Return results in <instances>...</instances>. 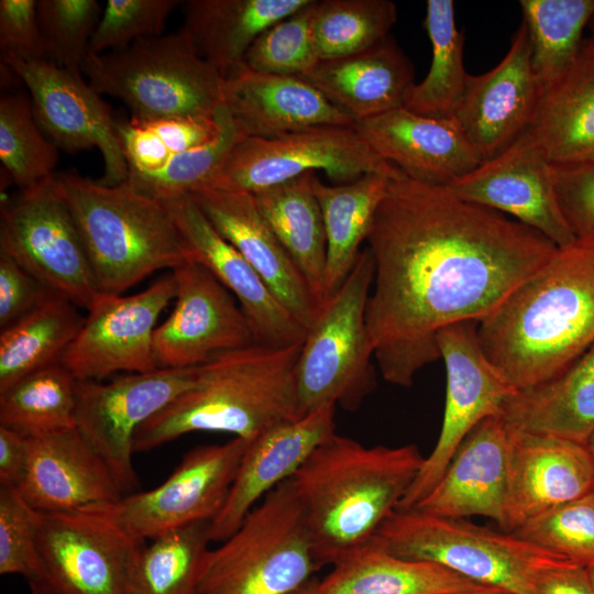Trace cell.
Here are the masks:
<instances>
[{"label": "cell", "mask_w": 594, "mask_h": 594, "mask_svg": "<svg viewBox=\"0 0 594 594\" xmlns=\"http://www.w3.org/2000/svg\"><path fill=\"white\" fill-rule=\"evenodd\" d=\"M394 169L392 165L388 170L367 173L353 182L331 186L314 175L311 187L321 209L327 238L326 300L338 292L353 270Z\"/></svg>", "instance_id": "obj_34"}, {"label": "cell", "mask_w": 594, "mask_h": 594, "mask_svg": "<svg viewBox=\"0 0 594 594\" xmlns=\"http://www.w3.org/2000/svg\"><path fill=\"white\" fill-rule=\"evenodd\" d=\"M172 272L177 283L175 306L154 332L158 367H195L221 352L255 343L238 300L208 268L189 261Z\"/></svg>", "instance_id": "obj_18"}, {"label": "cell", "mask_w": 594, "mask_h": 594, "mask_svg": "<svg viewBox=\"0 0 594 594\" xmlns=\"http://www.w3.org/2000/svg\"><path fill=\"white\" fill-rule=\"evenodd\" d=\"M587 26L591 29V32H592L591 38L594 41V14H593V16H592V19H591Z\"/></svg>", "instance_id": "obj_58"}, {"label": "cell", "mask_w": 594, "mask_h": 594, "mask_svg": "<svg viewBox=\"0 0 594 594\" xmlns=\"http://www.w3.org/2000/svg\"><path fill=\"white\" fill-rule=\"evenodd\" d=\"M3 64L28 88L35 119L59 148L76 153L97 147L105 172L97 180L118 186L128 177V164L117 133L111 108L81 74L42 59L1 56Z\"/></svg>", "instance_id": "obj_16"}, {"label": "cell", "mask_w": 594, "mask_h": 594, "mask_svg": "<svg viewBox=\"0 0 594 594\" xmlns=\"http://www.w3.org/2000/svg\"><path fill=\"white\" fill-rule=\"evenodd\" d=\"M354 127L381 160L421 183L444 186L483 162L453 119L399 107Z\"/></svg>", "instance_id": "obj_27"}, {"label": "cell", "mask_w": 594, "mask_h": 594, "mask_svg": "<svg viewBox=\"0 0 594 594\" xmlns=\"http://www.w3.org/2000/svg\"><path fill=\"white\" fill-rule=\"evenodd\" d=\"M475 320L449 324L437 334L447 373L441 430L397 509L414 508L438 483L465 437L484 419L502 415L516 389L483 352Z\"/></svg>", "instance_id": "obj_14"}, {"label": "cell", "mask_w": 594, "mask_h": 594, "mask_svg": "<svg viewBox=\"0 0 594 594\" xmlns=\"http://www.w3.org/2000/svg\"><path fill=\"white\" fill-rule=\"evenodd\" d=\"M551 165L562 215L576 239L594 242V161Z\"/></svg>", "instance_id": "obj_50"}, {"label": "cell", "mask_w": 594, "mask_h": 594, "mask_svg": "<svg viewBox=\"0 0 594 594\" xmlns=\"http://www.w3.org/2000/svg\"><path fill=\"white\" fill-rule=\"evenodd\" d=\"M0 252L79 308L101 294L56 174L2 205Z\"/></svg>", "instance_id": "obj_10"}, {"label": "cell", "mask_w": 594, "mask_h": 594, "mask_svg": "<svg viewBox=\"0 0 594 594\" xmlns=\"http://www.w3.org/2000/svg\"><path fill=\"white\" fill-rule=\"evenodd\" d=\"M443 187L463 201L513 216L558 248L576 240L558 204L551 165L528 130Z\"/></svg>", "instance_id": "obj_19"}, {"label": "cell", "mask_w": 594, "mask_h": 594, "mask_svg": "<svg viewBox=\"0 0 594 594\" xmlns=\"http://www.w3.org/2000/svg\"><path fill=\"white\" fill-rule=\"evenodd\" d=\"M424 26L432 47L430 69L409 87L403 107L431 119H452L469 76L463 65L464 32L457 28L453 1L428 0Z\"/></svg>", "instance_id": "obj_37"}, {"label": "cell", "mask_w": 594, "mask_h": 594, "mask_svg": "<svg viewBox=\"0 0 594 594\" xmlns=\"http://www.w3.org/2000/svg\"><path fill=\"white\" fill-rule=\"evenodd\" d=\"M334 405L278 425L251 440L220 513L210 521L211 541H223L242 525L255 504L289 480L310 453L334 433Z\"/></svg>", "instance_id": "obj_26"}, {"label": "cell", "mask_w": 594, "mask_h": 594, "mask_svg": "<svg viewBox=\"0 0 594 594\" xmlns=\"http://www.w3.org/2000/svg\"><path fill=\"white\" fill-rule=\"evenodd\" d=\"M249 442L233 438L222 444L198 446L155 488L84 510L103 516L142 542L186 525L211 521L227 501Z\"/></svg>", "instance_id": "obj_13"}, {"label": "cell", "mask_w": 594, "mask_h": 594, "mask_svg": "<svg viewBox=\"0 0 594 594\" xmlns=\"http://www.w3.org/2000/svg\"><path fill=\"white\" fill-rule=\"evenodd\" d=\"M593 491L594 460L586 443L513 428L503 531L515 532L539 515Z\"/></svg>", "instance_id": "obj_24"}, {"label": "cell", "mask_w": 594, "mask_h": 594, "mask_svg": "<svg viewBox=\"0 0 594 594\" xmlns=\"http://www.w3.org/2000/svg\"><path fill=\"white\" fill-rule=\"evenodd\" d=\"M315 0L277 21L251 45L243 66L252 72L302 77L320 62L315 48L311 18Z\"/></svg>", "instance_id": "obj_46"}, {"label": "cell", "mask_w": 594, "mask_h": 594, "mask_svg": "<svg viewBox=\"0 0 594 594\" xmlns=\"http://www.w3.org/2000/svg\"><path fill=\"white\" fill-rule=\"evenodd\" d=\"M309 0H189L182 32L224 78L243 65L258 35Z\"/></svg>", "instance_id": "obj_31"}, {"label": "cell", "mask_w": 594, "mask_h": 594, "mask_svg": "<svg viewBox=\"0 0 594 594\" xmlns=\"http://www.w3.org/2000/svg\"><path fill=\"white\" fill-rule=\"evenodd\" d=\"M226 117L223 105L211 117H176L116 122L129 172H151L176 155L215 140Z\"/></svg>", "instance_id": "obj_42"}, {"label": "cell", "mask_w": 594, "mask_h": 594, "mask_svg": "<svg viewBox=\"0 0 594 594\" xmlns=\"http://www.w3.org/2000/svg\"><path fill=\"white\" fill-rule=\"evenodd\" d=\"M75 376L59 362L0 393V426L25 437L75 426Z\"/></svg>", "instance_id": "obj_39"}, {"label": "cell", "mask_w": 594, "mask_h": 594, "mask_svg": "<svg viewBox=\"0 0 594 594\" xmlns=\"http://www.w3.org/2000/svg\"><path fill=\"white\" fill-rule=\"evenodd\" d=\"M315 174H304L253 195L263 217L322 307L327 238L321 209L311 187Z\"/></svg>", "instance_id": "obj_35"}, {"label": "cell", "mask_w": 594, "mask_h": 594, "mask_svg": "<svg viewBox=\"0 0 594 594\" xmlns=\"http://www.w3.org/2000/svg\"><path fill=\"white\" fill-rule=\"evenodd\" d=\"M191 251L237 298L257 344L284 348L301 344L306 329L277 300L243 255L210 223L194 199L162 201Z\"/></svg>", "instance_id": "obj_21"}, {"label": "cell", "mask_w": 594, "mask_h": 594, "mask_svg": "<svg viewBox=\"0 0 594 594\" xmlns=\"http://www.w3.org/2000/svg\"><path fill=\"white\" fill-rule=\"evenodd\" d=\"M43 514L32 508L14 486H0V574L26 581L38 570L37 534Z\"/></svg>", "instance_id": "obj_49"}, {"label": "cell", "mask_w": 594, "mask_h": 594, "mask_svg": "<svg viewBox=\"0 0 594 594\" xmlns=\"http://www.w3.org/2000/svg\"><path fill=\"white\" fill-rule=\"evenodd\" d=\"M479 585L441 565L397 557L374 539L315 582L319 594H444Z\"/></svg>", "instance_id": "obj_33"}, {"label": "cell", "mask_w": 594, "mask_h": 594, "mask_svg": "<svg viewBox=\"0 0 594 594\" xmlns=\"http://www.w3.org/2000/svg\"><path fill=\"white\" fill-rule=\"evenodd\" d=\"M174 273L131 295L100 294L61 363L77 381H97L117 372L147 373L158 367L156 321L175 299Z\"/></svg>", "instance_id": "obj_17"}, {"label": "cell", "mask_w": 594, "mask_h": 594, "mask_svg": "<svg viewBox=\"0 0 594 594\" xmlns=\"http://www.w3.org/2000/svg\"><path fill=\"white\" fill-rule=\"evenodd\" d=\"M15 260L0 252V327L10 326L56 296Z\"/></svg>", "instance_id": "obj_51"}, {"label": "cell", "mask_w": 594, "mask_h": 594, "mask_svg": "<svg viewBox=\"0 0 594 594\" xmlns=\"http://www.w3.org/2000/svg\"><path fill=\"white\" fill-rule=\"evenodd\" d=\"M26 439L28 458L16 490L35 510L81 512L124 496L106 462L76 426Z\"/></svg>", "instance_id": "obj_22"}, {"label": "cell", "mask_w": 594, "mask_h": 594, "mask_svg": "<svg viewBox=\"0 0 594 594\" xmlns=\"http://www.w3.org/2000/svg\"><path fill=\"white\" fill-rule=\"evenodd\" d=\"M240 139L226 110L222 130L215 140L176 155L158 169L128 172L124 184L135 193L158 201L190 195L213 183L230 150Z\"/></svg>", "instance_id": "obj_44"}, {"label": "cell", "mask_w": 594, "mask_h": 594, "mask_svg": "<svg viewBox=\"0 0 594 594\" xmlns=\"http://www.w3.org/2000/svg\"><path fill=\"white\" fill-rule=\"evenodd\" d=\"M502 416L521 431L586 443L594 433V343L553 378L516 391Z\"/></svg>", "instance_id": "obj_32"}, {"label": "cell", "mask_w": 594, "mask_h": 594, "mask_svg": "<svg viewBox=\"0 0 594 594\" xmlns=\"http://www.w3.org/2000/svg\"><path fill=\"white\" fill-rule=\"evenodd\" d=\"M292 594H319L315 587V582L310 581L302 587L293 592Z\"/></svg>", "instance_id": "obj_56"}, {"label": "cell", "mask_w": 594, "mask_h": 594, "mask_svg": "<svg viewBox=\"0 0 594 594\" xmlns=\"http://www.w3.org/2000/svg\"><path fill=\"white\" fill-rule=\"evenodd\" d=\"M79 229L100 293L121 295L151 274L194 261L166 206L124 183L105 186L56 174Z\"/></svg>", "instance_id": "obj_5"}, {"label": "cell", "mask_w": 594, "mask_h": 594, "mask_svg": "<svg viewBox=\"0 0 594 594\" xmlns=\"http://www.w3.org/2000/svg\"><path fill=\"white\" fill-rule=\"evenodd\" d=\"M530 58L521 22L504 58L487 73L468 76L452 119L483 161L503 152L532 121L541 92Z\"/></svg>", "instance_id": "obj_20"}, {"label": "cell", "mask_w": 594, "mask_h": 594, "mask_svg": "<svg viewBox=\"0 0 594 594\" xmlns=\"http://www.w3.org/2000/svg\"><path fill=\"white\" fill-rule=\"evenodd\" d=\"M222 105L242 138H273L355 121L301 77L252 72L243 65L223 78Z\"/></svg>", "instance_id": "obj_28"}, {"label": "cell", "mask_w": 594, "mask_h": 594, "mask_svg": "<svg viewBox=\"0 0 594 594\" xmlns=\"http://www.w3.org/2000/svg\"><path fill=\"white\" fill-rule=\"evenodd\" d=\"M537 594H594L588 568L562 561L542 570L536 581Z\"/></svg>", "instance_id": "obj_53"}, {"label": "cell", "mask_w": 594, "mask_h": 594, "mask_svg": "<svg viewBox=\"0 0 594 594\" xmlns=\"http://www.w3.org/2000/svg\"><path fill=\"white\" fill-rule=\"evenodd\" d=\"M36 13L45 59L66 70L82 73L102 14L100 3L96 0H38Z\"/></svg>", "instance_id": "obj_45"}, {"label": "cell", "mask_w": 594, "mask_h": 594, "mask_svg": "<svg viewBox=\"0 0 594 594\" xmlns=\"http://www.w3.org/2000/svg\"><path fill=\"white\" fill-rule=\"evenodd\" d=\"M513 534L574 564L594 566V491L539 515Z\"/></svg>", "instance_id": "obj_47"}, {"label": "cell", "mask_w": 594, "mask_h": 594, "mask_svg": "<svg viewBox=\"0 0 594 594\" xmlns=\"http://www.w3.org/2000/svg\"><path fill=\"white\" fill-rule=\"evenodd\" d=\"M189 196L307 331L321 307L260 211L254 195L230 187L206 186Z\"/></svg>", "instance_id": "obj_23"}, {"label": "cell", "mask_w": 594, "mask_h": 594, "mask_svg": "<svg viewBox=\"0 0 594 594\" xmlns=\"http://www.w3.org/2000/svg\"><path fill=\"white\" fill-rule=\"evenodd\" d=\"M366 242L374 261L366 327L383 378L400 387L440 359L441 329L480 321L558 249L530 227L396 166Z\"/></svg>", "instance_id": "obj_1"}, {"label": "cell", "mask_w": 594, "mask_h": 594, "mask_svg": "<svg viewBox=\"0 0 594 594\" xmlns=\"http://www.w3.org/2000/svg\"><path fill=\"white\" fill-rule=\"evenodd\" d=\"M477 334L516 391L564 371L594 343V242L558 248L479 321Z\"/></svg>", "instance_id": "obj_2"}, {"label": "cell", "mask_w": 594, "mask_h": 594, "mask_svg": "<svg viewBox=\"0 0 594 594\" xmlns=\"http://www.w3.org/2000/svg\"><path fill=\"white\" fill-rule=\"evenodd\" d=\"M374 277L366 246L338 292L307 329L295 367L302 416L326 405L356 411L377 385L365 310Z\"/></svg>", "instance_id": "obj_9"}, {"label": "cell", "mask_w": 594, "mask_h": 594, "mask_svg": "<svg viewBox=\"0 0 594 594\" xmlns=\"http://www.w3.org/2000/svg\"><path fill=\"white\" fill-rule=\"evenodd\" d=\"M444 594H515V593L503 590V588L479 585L476 587L444 593Z\"/></svg>", "instance_id": "obj_55"}, {"label": "cell", "mask_w": 594, "mask_h": 594, "mask_svg": "<svg viewBox=\"0 0 594 594\" xmlns=\"http://www.w3.org/2000/svg\"><path fill=\"white\" fill-rule=\"evenodd\" d=\"M198 366L157 369L109 383L78 381L75 426L106 462L123 494L140 486L132 455L138 429L190 388Z\"/></svg>", "instance_id": "obj_15"}, {"label": "cell", "mask_w": 594, "mask_h": 594, "mask_svg": "<svg viewBox=\"0 0 594 594\" xmlns=\"http://www.w3.org/2000/svg\"><path fill=\"white\" fill-rule=\"evenodd\" d=\"M301 78L355 122L403 107L415 82L411 62L391 35L363 52L320 61Z\"/></svg>", "instance_id": "obj_29"}, {"label": "cell", "mask_w": 594, "mask_h": 594, "mask_svg": "<svg viewBox=\"0 0 594 594\" xmlns=\"http://www.w3.org/2000/svg\"><path fill=\"white\" fill-rule=\"evenodd\" d=\"M591 453H592V457H593V460H594V433L590 437V439L587 440L586 442Z\"/></svg>", "instance_id": "obj_57"}, {"label": "cell", "mask_w": 594, "mask_h": 594, "mask_svg": "<svg viewBox=\"0 0 594 594\" xmlns=\"http://www.w3.org/2000/svg\"><path fill=\"white\" fill-rule=\"evenodd\" d=\"M1 56L45 58L35 0L0 1Z\"/></svg>", "instance_id": "obj_52"}, {"label": "cell", "mask_w": 594, "mask_h": 594, "mask_svg": "<svg viewBox=\"0 0 594 594\" xmlns=\"http://www.w3.org/2000/svg\"><path fill=\"white\" fill-rule=\"evenodd\" d=\"M512 431L502 415L481 421L462 441L435 487L414 508L446 518L484 516L504 529Z\"/></svg>", "instance_id": "obj_25"}, {"label": "cell", "mask_w": 594, "mask_h": 594, "mask_svg": "<svg viewBox=\"0 0 594 594\" xmlns=\"http://www.w3.org/2000/svg\"><path fill=\"white\" fill-rule=\"evenodd\" d=\"M28 458L25 436L0 426V486L16 487Z\"/></svg>", "instance_id": "obj_54"}, {"label": "cell", "mask_w": 594, "mask_h": 594, "mask_svg": "<svg viewBox=\"0 0 594 594\" xmlns=\"http://www.w3.org/2000/svg\"><path fill=\"white\" fill-rule=\"evenodd\" d=\"M301 344L253 343L199 365L194 385L138 429L134 453L196 431L227 432L251 441L304 417L295 381Z\"/></svg>", "instance_id": "obj_4"}, {"label": "cell", "mask_w": 594, "mask_h": 594, "mask_svg": "<svg viewBox=\"0 0 594 594\" xmlns=\"http://www.w3.org/2000/svg\"><path fill=\"white\" fill-rule=\"evenodd\" d=\"M424 460L416 444L366 447L336 432L310 453L288 481L321 566L373 539Z\"/></svg>", "instance_id": "obj_3"}, {"label": "cell", "mask_w": 594, "mask_h": 594, "mask_svg": "<svg viewBox=\"0 0 594 594\" xmlns=\"http://www.w3.org/2000/svg\"><path fill=\"white\" fill-rule=\"evenodd\" d=\"M373 539L397 557L431 562L477 584L515 594H537L539 573L568 561L513 532L416 508L395 509Z\"/></svg>", "instance_id": "obj_8"}, {"label": "cell", "mask_w": 594, "mask_h": 594, "mask_svg": "<svg viewBox=\"0 0 594 594\" xmlns=\"http://www.w3.org/2000/svg\"><path fill=\"white\" fill-rule=\"evenodd\" d=\"M391 167L354 125H320L273 138L238 140L209 186L255 194L317 170L340 185Z\"/></svg>", "instance_id": "obj_12"}, {"label": "cell", "mask_w": 594, "mask_h": 594, "mask_svg": "<svg viewBox=\"0 0 594 594\" xmlns=\"http://www.w3.org/2000/svg\"><path fill=\"white\" fill-rule=\"evenodd\" d=\"M221 542L202 558L197 594H292L321 568L288 480Z\"/></svg>", "instance_id": "obj_7"}, {"label": "cell", "mask_w": 594, "mask_h": 594, "mask_svg": "<svg viewBox=\"0 0 594 594\" xmlns=\"http://www.w3.org/2000/svg\"><path fill=\"white\" fill-rule=\"evenodd\" d=\"M142 543L95 513L43 514L29 594H130Z\"/></svg>", "instance_id": "obj_11"}, {"label": "cell", "mask_w": 594, "mask_h": 594, "mask_svg": "<svg viewBox=\"0 0 594 594\" xmlns=\"http://www.w3.org/2000/svg\"><path fill=\"white\" fill-rule=\"evenodd\" d=\"M57 148L40 128L29 94L18 91L1 96L0 160L20 190L55 175Z\"/></svg>", "instance_id": "obj_43"}, {"label": "cell", "mask_w": 594, "mask_h": 594, "mask_svg": "<svg viewBox=\"0 0 594 594\" xmlns=\"http://www.w3.org/2000/svg\"><path fill=\"white\" fill-rule=\"evenodd\" d=\"M552 165L594 161V41L541 94L527 129Z\"/></svg>", "instance_id": "obj_30"}, {"label": "cell", "mask_w": 594, "mask_h": 594, "mask_svg": "<svg viewBox=\"0 0 594 594\" xmlns=\"http://www.w3.org/2000/svg\"><path fill=\"white\" fill-rule=\"evenodd\" d=\"M397 8L389 0H315L311 32L319 61L363 52L389 36Z\"/></svg>", "instance_id": "obj_40"}, {"label": "cell", "mask_w": 594, "mask_h": 594, "mask_svg": "<svg viewBox=\"0 0 594 594\" xmlns=\"http://www.w3.org/2000/svg\"><path fill=\"white\" fill-rule=\"evenodd\" d=\"M531 50V68L540 92L575 61L594 0H520Z\"/></svg>", "instance_id": "obj_38"}, {"label": "cell", "mask_w": 594, "mask_h": 594, "mask_svg": "<svg viewBox=\"0 0 594 594\" xmlns=\"http://www.w3.org/2000/svg\"><path fill=\"white\" fill-rule=\"evenodd\" d=\"M588 572H590V576H591V580H592V583H593V586H594V566L588 568Z\"/></svg>", "instance_id": "obj_59"}, {"label": "cell", "mask_w": 594, "mask_h": 594, "mask_svg": "<svg viewBox=\"0 0 594 594\" xmlns=\"http://www.w3.org/2000/svg\"><path fill=\"white\" fill-rule=\"evenodd\" d=\"M178 0H108L91 37L89 53L120 50L160 36Z\"/></svg>", "instance_id": "obj_48"}, {"label": "cell", "mask_w": 594, "mask_h": 594, "mask_svg": "<svg viewBox=\"0 0 594 594\" xmlns=\"http://www.w3.org/2000/svg\"><path fill=\"white\" fill-rule=\"evenodd\" d=\"M210 521L186 525L142 548L130 594H197Z\"/></svg>", "instance_id": "obj_41"}, {"label": "cell", "mask_w": 594, "mask_h": 594, "mask_svg": "<svg viewBox=\"0 0 594 594\" xmlns=\"http://www.w3.org/2000/svg\"><path fill=\"white\" fill-rule=\"evenodd\" d=\"M78 308L56 295L1 329L0 393L26 375L61 362L85 321Z\"/></svg>", "instance_id": "obj_36"}, {"label": "cell", "mask_w": 594, "mask_h": 594, "mask_svg": "<svg viewBox=\"0 0 594 594\" xmlns=\"http://www.w3.org/2000/svg\"><path fill=\"white\" fill-rule=\"evenodd\" d=\"M81 72L98 94L122 100L136 121L211 117L222 106L223 77L182 31L89 53Z\"/></svg>", "instance_id": "obj_6"}]
</instances>
